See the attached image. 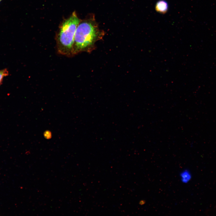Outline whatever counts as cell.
Wrapping results in <instances>:
<instances>
[{
  "label": "cell",
  "instance_id": "cell-5",
  "mask_svg": "<svg viewBox=\"0 0 216 216\" xmlns=\"http://www.w3.org/2000/svg\"><path fill=\"white\" fill-rule=\"evenodd\" d=\"M9 74L8 71L7 69L0 70V86L1 84L3 78Z\"/></svg>",
  "mask_w": 216,
  "mask_h": 216
},
{
  "label": "cell",
  "instance_id": "cell-1",
  "mask_svg": "<svg viewBox=\"0 0 216 216\" xmlns=\"http://www.w3.org/2000/svg\"><path fill=\"white\" fill-rule=\"evenodd\" d=\"M81 21L74 11L60 25L56 38L58 51L60 54L67 56L73 55L75 33Z\"/></svg>",
  "mask_w": 216,
  "mask_h": 216
},
{
  "label": "cell",
  "instance_id": "cell-6",
  "mask_svg": "<svg viewBox=\"0 0 216 216\" xmlns=\"http://www.w3.org/2000/svg\"><path fill=\"white\" fill-rule=\"evenodd\" d=\"M44 137L47 140H49L51 138L52 134L51 132L48 130H45L43 133Z\"/></svg>",
  "mask_w": 216,
  "mask_h": 216
},
{
  "label": "cell",
  "instance_id": "cell-3",
  "mask_svg": "<svg viewBox=\"0 0 216 216\" xmlns=\"http://www.w3.org/2000/svg\"><path fill=\"white\" fill-rule=\"evenodd\" d=\"M168 5L167 2L165 0H160L157 2L155 9L156 11L161 14H165L168 11Z\"/></svg>",
  "mask_w": 216,
  "mask_h": 216
},
{
  "label": "cell",
  "instance_id": "cell-2",
  "mask_svg": "<svg viewBox=\"0 0 216 216\" xmlns=\"http://www.w3.org/2000/svg\"><path fill=\"white\" fill-rule=\"evenodd\" d=\"M101 34V32L94 19L81 21L75 33L73 54H76L92 45Z\"/></svg>",
  "mask_w": 216,
  "mask_h": 216
},
{
  "label": "cell",
  "instance_id": "cell-7",
  "mask_svg": "<svg viewBox=\"0 0 216 216\" xmlns=\"http://www.w3.org/2000/svg\"><path fill=\"white\" fill-rule=\"evenodd\" d=\"M2 0H0V2H1Z\"/></svg>",
  "mask_w": 216,
  "mask_h": 216
},
{
  "label": "cell",
  "instance_id": "cell-4",
  "mask_svg": "<svg viewBox=\"0 0 216 216\" xmlns=\"http://www.w3.org/2000/svg\"><path fill=\"white\" fill-rule=\"evenodd\" d=\"M180 177L182 183H187L191 180L192 178V176L189 170H184L180 172Z\"/></svg>",
  "mask_w": 216,
  "mask_h": 216
}]
</instances>
